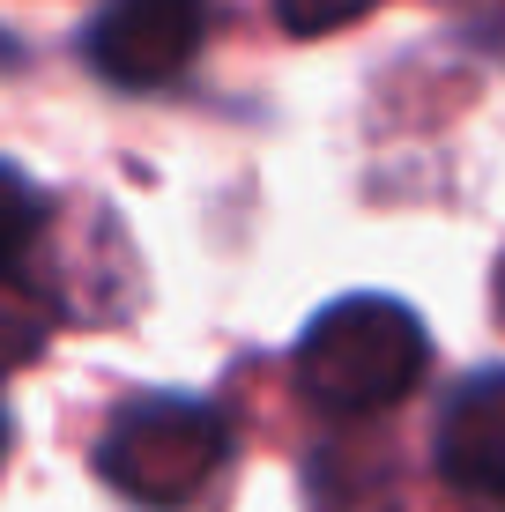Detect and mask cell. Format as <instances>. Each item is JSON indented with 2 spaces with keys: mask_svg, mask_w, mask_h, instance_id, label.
<instances>
[{
  "mask_svg": "<svg viewBox=\"0 0 505 512\" xmlns=\"http://www.w3.org/2000/svg\"><path fill=\"white\" fill-rule=\"evenodd\" d=\"M431 364V334L402 297H335L320 305L298 334V386L312 409L327 416H379L394 401H409L424 386Z\"/></svg>",
  "mask_w": 505,
  "mask_h": 512,
  "instance_id": "6da1fadb",
  "label": "cell"
},
{
  "mask_svg": "<svg viewBox=\"0 0 505 512\" xmlns=\"http://www.w3.org/2000/svg\"><path fill=\"white\" fill-rule=\"evenodd\" d=\"M231 461V423L194 394H142L97 438V475L142 512H186Z\"/></svg>",
  "mask_w": 505,
  "mask_h": 512,
  "instance_id": "7a4b0ae2",
  "label": "cell"
},
{
  "mask_svg": "<svg viewBox=\"0 0 505 512\" xmlns=\"http://www.w3.org/2000/svg\"><path fill=\"white\" fill-rule=\"evenodd\" d=\"M208 38V0H104L82 52L112 90H164L194 67Z\"/></svg>",
  "mask_w": 505,
  "mask_h": 512,
  "instance_id": "3957f363",
  "label": "cell"
},
{
  "mask_svg": "<svg viewBox=\"0 0 505 512\" xmlns=\"http://www.w3.org/2000/svg\"><path fill=\"white\" fill-rule=\"evenodd\" d=\"M439 475L468 512H505V372L468 379L439 416Z\"/></svg>",
  "mask_w": 505,
  "mask_h": 512,
  "instance_id": "277c9868",
  "label": "cell"
},
{
  "mask_svg": "<svg viewBox=\"0 0 505 512\" xmlns=\"http://www.w3.org/2000/svg\"><path fill=\"white\" fill-rule=\"evenodd\" d=\"M45 245V193L15 164H0V282H23Z\"/></svg>",
  "mask_w": 505,
  "mask_h": 512,
  "instance_id": "5b68a950",
  "label": "cell"
},
{
  "mask_svg": "<svg viewBox=\"0 0 505 512\" xmlns=\"http://www.w3.org/2000/svg\"><path fill=\"white\" fill-rule=\"evenodd\" d=\"M379 0H275V23L290 30V38H327V30L357 23V15H372Z\"/></svg>",
  "mask_w": 505,
  "mask_h": 512,
  "instance_id": "8992f818",
  "label": "cell"
},
{
  "mask_svg": "<svg viewBox=\"0 0 505 512\" xmlns=\"http://www.w3.org/2000/svg\"><path fill=\"white\" fill-rule=\"evenodd\" d=\"M476 30H483V38H491V45L505 52V0H498V8H483V23H476Z\"/></svg>",
  "mask_w": 505,
  "mask_h": 512,
  "instance_id": "52a82bcc",
  "label": "cell"
},
{
  "mask_svg": "<svg viewBox=\"0 0 505 512\" xmlns=\"http://www.w3.org/2000/svg\"><path fill=\"white\" fill-rule=\"evenodd\" d=\"M491 297H498V327H505V260H498V275H491Z\"/></svg>",
  "mask_w": 505,
  "mask_h": 512,
  "instance_id": "ba28073f",
  "label": "cell"
},
{
  "mask_svg": "<svg viewBox=\"0 0 505 512\" xmlns=\"http://www.w3.org/2000/svg\"><path fill=\"white\" fill-rule=\"evenodd\" d=\"M0 453H8V401H0Z\"/></svg>",
  "mask_w": 505,
  "mask_h": 512,
  "instance_id": "9c48e42d",
  "label": "cell"
}]
</instances>
